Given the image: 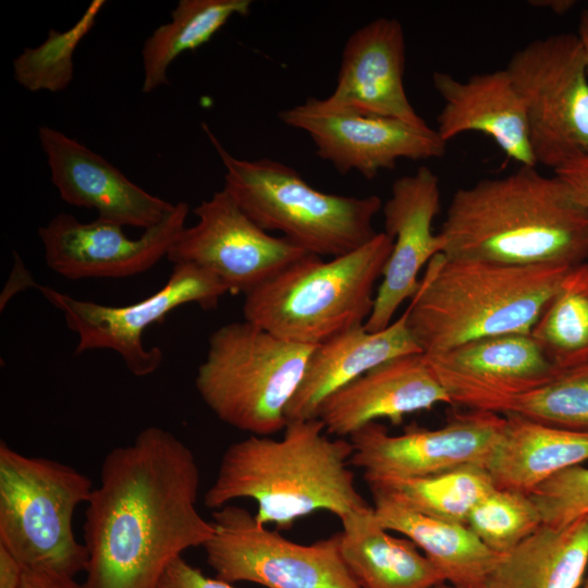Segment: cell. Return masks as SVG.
<instances>
[{
    "label": "cell",
    "instance_id": "obj_35",
    "mask_svg": "<svg viewBox=\"0 0 588 588\" xmlns=\"http://www.w3.org/2000/svg\"><path fill=\"white\" fill-rule=\"evenodd\" d=\"M573 192L575 197L588 208V155L577 157L554 170Z\"/></svg>",
    "mask_w": 588,
    "mask_h": 588
},
{
    "label": "cell",
    "instance_id": "obj_25",
    "mask_svg": "<svg viewBox=\"0 0 588 588\" xmlns=\"http://www.w3.org/2000/svg\"><path fill=\"white\" fill-rule=\"evenodd\" d=\"M588 571V516L542 524L500 554L480 588H580Z\"/></svg>",
    "mask_w": 588,
    "mask_h": 588
},
{
    "label": "cell",
    "instance_id": "obj_15",
    "mask_svg": "<svg viewBox=\"0 0 588 588\" xmlns=\"http://www.w3.org/2000/svg\"><path fill=\"white\" fill-rule=\"evenodd\" d=\"M188 212L186 203L175 204L160 223L138 238L127 237L119 224L98 218L82 222L61 212L40 226L38 235L47 266L64 278H126L149 270L167 257L185 228Z\"/></svg>",
    "mask_w": 588,
    "mask_h": 588
},
{
    "label": "cell",
    "instance_id": "obj_12",
    "mask_svg": "<svg viewBox=\"0 0 588 588\" xmlns=\"http://www.w3.org/2000/svg\"><path fill=\"white\" fill-rule=\"evenodd\" d=\"M193 212L198 222L181 231L167 258L209 271L231 294L247 295L309 254L261 229L224 188Z\"/></svg>",
    "mask_w": 588,
    "mask_h": 588
},
{
    "label": "cell",
    "instance_id": "obj_33",
    "mask_svg": "<svg viewBox=\"0 0 588 588\" xmlns=\"http://www.w3.org/2000/svg\"><path fill=\"white\" fill-rule=\"evenodd\" d=\"M529 495L546 525L562 527L588 516V467L566 468L536 487Z\"/></svg>",
    "mask_w": 588,
    "mask_h": 588
},
{
    "label": "cell",
    "instance_id": "obj_34",
    "mask_svg": "<svg viewBox=\"0 0 588 588\" xmlns=\"http://www.w3.org/2000/svg\"><path fill=\"white\" fill-rule=\"evenodd\" d=\"M158 588H234L218 577L206 576L199 568L182 556L172 562L162 576Z\"/></svg>",
    "mask_w": 588,
    "mask_h": 588
},
{
    "label": "cell",
    "instance_id": "obj_40",
    "mask_svg": "<svg viewBox=\"0 0 588 588\" xmlns=\"http://www.w3.org/2000/svg\"><path fill=\"white\" fill-rule=\"evenodd\" d=\"M580 588H588V571H587V574H586V576L584 578V581H583Z\"/></svg>",
    "mask_w": 588,
    "mask_h": 588
},
{
    "label": "cell",
    "instance_id": "obj_13",
    "mask_svg": "<svg viewBox=\"0 0 588 588\" xmlns=\"http://www.w3.org/2000/svg\"><path fill=\"white\" fill-rule=\"evenodd\" d=\"M504 426V415L485 411L457 414L439 429L411 428L397 436L373 421L348 437L350 464L364 470L366 481L486 469Z\"/></svg>",
    "mask_w": 588,
    "mask_h": 588
},
{
    "label": "cell",
    "instance_id": "obj_3",
    "mask_svg": "<svg viewBox=\"0 0 588 588\" xmlns=\"http://www.w3.org/2000/svg\"><path fill=\"white\" fill-rule=\"evenodd\" d=\"M283 430L281 439L249 434L230 444L204 504L218 510L252 499L258 506L255 518L281 529L319 510L341 519L371 506L350 469V440L329 438L318 418L287 421Z\"/></svg>",
    "mask_w": 588,
    "mask_h": 588
},
{
    "label": "cell",
    "instance_id": "obj_24",
    "mask_svg": "<svg viewBox=\"0 0 588 588\" xmlns=\"http://www.w3.org/2000/svg\"><path fill=\"white\" fill-rule=\"evenodd\" d=\"M486 470L495 488L530 493L555 474L588 460V433L504 415Z\"/></svg>",
    "mask_w": 588,
    "mask_h": 588
},
{
    "label": "cell",
    "instance_id": "obj_19",
    "mask_svg": "<svg viewBox=\"0 0 588 588\" xmlns=\"http://www.w3.org/2000/svg\"><path fill=\"white\" fill-rule=\"evenodd\" d=\"M404 68L405 38L401 23L395 19H376L347 38L335 87L320 102L332 110L428 127L406 96Z\"/></svg>",
    "mask_w": 588,
    "mask_h": 588
},
{
    "label": "cell",
    "instance_id": "obj_38",
    "mask_svg": "<svg viewBox=\"0 0 588 588\" xmlns=\"http://www.w3.org/2000/svg\"><path fill=\"white\" fill-rule=\"evenodd\" d=\"M531 5L550 9L556 14H563L575 5V1L572 0H543V1H530Z\"/></svg>",
    "mask_w": 588,
    "mask_h": 588
},
{
    "label": "cell",
    "instance_id": "obj_1",
    "mask_svg": "<svg viewBox=\"0 0 588 588\" xmlns=\"http://www.w3.org/2000/svg\"><path fill=\"white\" fill-rule=\"evenodd\" d=\"M199 486L194 453L161 427L109 451L86 503L82 588H158L172 562L215 531L197 510Z\"/></svg>",
    "mask_w": 588,
    "mask_h": 588
},
{
    "label": "cell",
    "instance_id": "obj_7",
    "mask_svg": "<svg viewBox=\"0 0 588 588\" xmlns=\"http://www.w3.org/2000/svg\"><path fill=\"white\" fill-rule=\"evenodd\" d=\"M313 348L247 320L221 326L209 336L206 358L197 369V392L223 422L268 437L285 428V409Z\"/></svg>",
    "mask_w": 588,
    "mask_h": 588
},
{
    "label": "cell",
    "instance_id": "obj_16",
    "mask_svg": "<svg viewBox=\"0 0 588 588\" xmlns=\"http://www.w3.org/2000/svg\"><path fill=\"white\" fill-rule=\"evenodd\" d=\"M424 356L452 405L492 413L505 400L540 388L563 369L530 333L479 339Z\"/></svg>",
    "mask_w": 588,
    "mask_h": 588
},
{
    "label": "cell",
    "instance_id": "obj_22",
    "mask_svg": "<svg viewBox=\"0 0 588 588\" xmlns=\"http://www.w3.org/2000/svg\"><path fill=\"white\" fill-rule=\"evenodd\" d=\"M421 353L407 326V310L385 329L364 324L314 346L303 379L285 409V418H317L320 404L333 392L373 367L395 357Z\"/></svg>",
    "mask_w": 588,
    "mask_h": 588
},
{
    "label": "cell",
    "instance_id": "obj_14",
    "mask_svg": "<svg viewBox=\"0 0 588 588\" xmlns=\"http://www.w3.org/2000/svg\"><path fill=\"white\" fill-rule=\"evenodd\" d=\"M279 119L307 133L317 156L336 171H357L367 180H373L381 170H393L399 159L441 158L446 151V143L430 126L328 109L315 97L281 110Z\"/></svg>",
    "mask_w": 588,
    "mask_h": 588
},
{
    "label": "cell",
    "instance_id": "obj_5",
    "mask_svg": "<svg viewBox=\"0 0 588 588\" xmlns=\"http://www.w3.org/2000/svg\"><path fill=\"white\" fill-rule=\"evenodd\" d=\"M393 241L385 232L324 261L308 254L247 295L244 320L289 342L316 346L365 324Z\"/></svg>",
    "mask_w": 588,
    "mask_h": 588
},
{
    "label": "cell",
    "instance_id": "obj_4",
    "mask_svg": "<svg viewBox=\"0 0 588 588\" xmlns=\"http://www.w3.org/2000/svg\"><path fill=\"white\" fill-rule=\"evenodd\" d=\"M572 268L438 254L406 308L407 326L426 355L479 339L529 334Z\"/></svg>",
    "mask_w": 588,
    "mask_h": 588
},
{
    "label": "cell",
    "instance_id": "obj_9",
    "mask_svg": "<svg viewBox=\"0 0 588 588\" xmlns=\"http://www.w3.org/2000/svg\"><path fill=\"white\" fill-rule=\"evenodd\" d=\"M505 70L524 105L536 163L554 171L588 155V70L577 35L534 39Z\"/></svg>",
    "mask_w": 588,
    "mask_h": 588
},
{
    "label": "cell",
    "instance_id": "obj_18",
    "mask_svg": "<svg viewBox=\"0 0 588 588\" xmlns=\"http://www.w3.org/2000/svg\"><path fill=\"white\" fill-rule=\"evenodd\" d=\"M51 182L75 207L95 209L98 219L147 230L174 208L130 181L119 169L76 139L50 126L38 130Z\"/></svg>",
    "mask_w": 588,
    "mask_h": 588
},
{
    "label": "cell",
    "instance_id": "obj_41",
    "mask_svg": "<svg viewBox=\"0 0 588 588\" xmlns=\"http://www.w3.org/2000/svg\"><path fill=\"white\" fill-rule=\"evenodd\" d=\"M434 588H460V587H455L453 585H445L444 583V584L436 586Z\"/></svg>",
    "mask_w": 588,
    "mask_h": 588
},
{
    "label": "cell",
    "instance_id": "obj_28",
    "mask_svg": "<svg viewBox=\"0 0 588 588\" xmlns=\"http://www.w3.org/2000/svg\"><path fill=\"white\" fill-rule=\"evenodd\" d=\"M371 492L434 518L466 524L474 506L494 486L485 468L463 467L432 476L366 481Z\"/></svg>",
    "mask_w": 588,
    "mask_h": 588
},
{
    "label": "cell",
    "instance_id": "obj_17",
    "mask_svg": "<svg viewBox=\"0 0 588 588\" xmlns=\"http://www.w3.org/2000/svg\"><path fill=\"white\" fill-rule=\"evenodd\" d=\"M384 231L393 246L375 295L372 311L364 327L369 332L385 329L399 307L417 292L422 267L444 248L441 235L432 232L440 211L439 179L421 166L394 181L383 204Z\"/></svg>",
    "mask_w": 588,
    "mask_h": 588
},
{
    "label": "cell",
    "instance_id": "obj_32",
    "mask_svg": "<svg viewBox=\"0 0 588 588\" xmlns=\"http://www.w3.org/2000/svg\"><path fill=\"white\" fill-rule=\"evenodd\" d=\"M541 514L528 493L493 488L471 510L466 525L498 554H503L542 525Z\"/></svg>",
    "mask_w": 588,
    "mask_h": 588
},
{
    "label": "cell",
    "instance_id": "obj_27",
    "mask_svg": "<svg viewBox=\"0 0 588 588\" xmlns=\"http://www.w3.org/2000/svg\"><path fill=\"white\" fill-rule=\"evenodd\" d=\"M252 0H180L171 20L145 40L142 48V91L168 84V70L181 54L207 44L235 15L246 16Z\"/></svg>",
    "mask_w": 588,
    "mask_h": 588
},
{
    "label": "cell",
    "instance_id": "obj_26",
    "mask_svg": "<svg viewBox=\"0 0 588 588\" xmlns=\"http://www.w3.org/2000/svg\"><path fill=\"white\" fill-rule=\"evenodd\" d=\"M371 494L380 524L412 540L439 569L445 583L460 588L482 586L500 554L485 546L466 524L427 516L384 494Z\"/></svg>",
    "mask_w": 588,
    "mask_h": 588
},
{
    "label": "cell",
    "instance_id": "obj_6",
    "mask_svg": "<svg viewBox=\"0 0 588 588\" xmlns=\"http://www.w3.org/2000/svg\"><path fill=\"white\" fill-rule=\"evenodd\" d=\"M203 130L225 169L223 188L265 231H279L305 252L330 258L351 253L377 235L373 219L383 206L377 195L323 193L280 161L232 156L206 123Z\"/></svg>",
    "mask_w": 588,
    "mask_h": 588
},
{
    "label": "cell",
    "instance_id": "obj_30",
    "mask_svg": "<svg viewBox=\"0 0 588 588\" xmlns=\"http://www.w3.org/2000/svg\"><path fill=\"white\" fill-rule=\"evenodd\" d=\"M105 3L103 0H93L69 29H50L39 46L25 48L13 60L16 83L32 93L66 89L74 76V52L95 26Z\"/></svg>",
    "mask_w": 588,
    "mask_h": 588
},
{
    "label": "cell",
    "instance_id": "obj_2",
    "mask_svg": "<svg viewBox=\"0 0 588 588\" xmlns=\"http://www.w3.org/2000/svg\"><path fill=\"white\" fill-rule=\"evenodd\" d=\"M439 234L449 257L575 267L588 257V208L558 175L520 166L458 188Z\"/></svg>",
    "mask_w": 588,
    "mask_h": 588
},
{
    "label": "cell",
    "instance_id": "obj_37",
    "mask_svg": "<svg viewBox=\"0 0 588 588\" xmlns=\"http://www.w3.org/2000/svg\"><path fill=\"white\" fill-rule=\"evenodd\" d=\"M23 573L24 567L17 559L0 546V588H17Z\"/></svg>",
    "mask_w": 588,
    "mask_h": 588
},
{
    "label": "cell",
    "instance_id": "obj_29",
    "mask_svg": "<svg viewBox=\"0 0 588 588\" xmlns=\"http://www.w3.org/2000/svg\"><path fill=\"white\" fill-rule=\"evenodd\" d=\"M560 368L588 363V264L569 269L530 331Z\"/></svg>",
    "mask_w": 588,
    "mask_h": 588
},
{
    "label": "cell",
    "instance_id": "obj_11",
    "mask_svg": "<svg viewBox=\"0 0 588 588\" xmlns=\"http://www.w3.org/2000/svg\"><path fill=\"white\" fill-rule=\"evenodd\" d=\"M78 336L75 355L94 350H111L136 377L154 373L163 360L162 351L146 348L144 331L179 306L194 303L203 309L217 307L229 293L209 271L194 265H174L167 283L150 296L125 306H108L82 301L49 286L37 285Z\"/></svg>",
    "mask_w": 588,
    "mask_h": 588
},
{
    "label": "cell",
    "instance_id": "obj_8",
    "mask_svg": "<svg viewBox=\"0 0 588 588\" xmlns=\"http://www.w3.org/2000/svg\"><path fill=\"white\" fill-rule=\"evenodd\" d=\"M94 486L73 466L28 456L0 442V546L24 568L76 577L85 572L87 549L74 535L76 509Z\"/></svg>",
    "mask_w": 588,
    "mask_h": 588
},
{
    "label": "cell",
    "instance_id": "obj_31",
    "mask_svg": "<svg viewBox=\"0 0 588 588\" xmlns=\"http://www.w3.org/2000/svg\"><path fill=\"white\" fill-rule=\"evenodd\" d=\"M494 413L588 433V363L563 368L540 388L505 400Z\"/></svg>",
    "mask_w": 588,
    "mask_h": 588
},
{
    "label": "cell",
    "instance_id": "obj_21",
    "mask_svg": "<svg viewBox=\"0 0 588 588\" xmlns=\"http://www.w3.org/2000/svg\"><path fill=\"white\" fill-rule=\"evenodd\" d=\"M432 84L443 100L436 130L442 140L479 132L492 138L507 158L520 166H537L524 105L505 69L474 74L465 81L436 71Z\"/></svg>",
    "mask_w": 588,
    "mask_h": 588
},
{
    "label": "cell",
    "instance_id": "obj_20",
    "mask_svg": "<svg viewBox=\"0 0 588 588\" xmlns=\"http://www.w3.org/2000/svg\"><path fill=\"white\" fill-rule=\"evenodd\" d=\"M451 399L422 353L387 360L329 395L317 418L327 433L350 437L377 419L400 425L405 415Z\"/></svg>",
    "mask_w": 588,
    "mask_h": 588
},
{
    "label": "cell",
    "instance_id": "obj_36",
    "mask_svg": "<svg viewBox=\"0 0 588 588\" xmlns=\"http://www.w3.org/2000/svg\"><path fill=\"white\" fill-rule=\"evenodd\" d=\"M17 588H82L75 577L46 569L24 568Z\"/></svg>",
    "mask_w": 588,
    "mask_h": 588
},
{
    "label": "cell",
    "instance_id": "obj_23",
    "mask_svg": "<svg viewBox=\"0 0 588 588\" xmlns=\"http://www.w3.org/2000/svg\"><path fill=\"white\" fill-rule=\"evenodd\" d=\"M340 520L341 556L359 588H434L445 583L412 540L388 532L372 505Z\"/></svg>",
    "mask_w": 588,
    "mask_h": 588
},
{
    "label": "cell",
    "instance_id": "obj_39",
    "mask_svg": "<svg viewBox=\"0 0 588 588\" xmlns=\"http://www.w3.org/2000/svg\"><path fill=\"white\" fill-rule=\"evenodd\" d=\"M576 35L580 41L588 70V8L580 13Z\"/></svg>",
    "mask_w": 588,
    "mask_h": 588
},
{
    "label": "cell",
    "instance_id": "obj_10",
    "mask_svg": "<svg viewBox=\"0 0 588 588\" xmlns=\"http://www.w3.org/2000/svg\"><path fill=\"white\" fill-rule=\"evenodd\" d=\"M211 522L215 531L203 548L222 580L267 588H359L342 560L339 532L299 544L232 504L215 510Z\"/></svg>",
    "mask_w": 588,
    "mask_h": 588
}]
</instances>
